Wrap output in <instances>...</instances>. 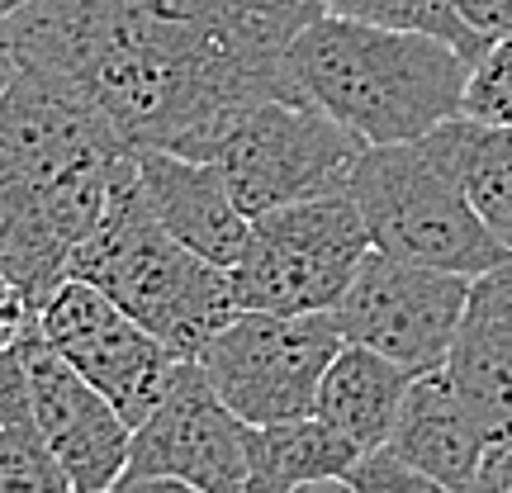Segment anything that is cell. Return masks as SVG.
<instances>
[{"label":"cell","instance_id":"cell-13","mask_svg":"<svg viewBox=\"0 0 512 493\" xmlns=\"http://www.w3.org/2000/svg\"><path fill=\"white\" fill-rule=\"evenodd\" d=\"M138 157V181L147 190V204L157 219L214 266H233L247 247L252 214L233 200L223 171L209 157H185L171 147H143Z\"/></svg>","mask_w":512,"mask_h":493},{"label":"cell","instance_id":"cell-2","mask_svg":"<svg viewBox=\"0 0 512 493\" xmlns=\"http://www.w3.org/2000/svg\"><path fill=\"white\" fill-rule=\"evenodd\" d=\"M133 162L105 114L43 76L19 72L0 95V271L34 304L67 280Z\"/></svg>","mask_w":512,"mask_h":493},{"label":"cell","instance_id":"cell-23","mask_svg":"<svg viewBox=\"0 0 512 493\" xmlns=\"http://www.w3.org/2000/svg\"><path fill=\"white\" fill-rule=\"evenodd\" d=\"M38 318V304L10 271H0V347H15L19 332Z\"/></svg>","mask_w":512,"mask_h":493},{"label":"cell","instance_id":"cell-20","mask_svg":"<svg viewBox=\"0 0 512 493\" xmlns=\"http://www.w3.org/2000/svg\"><path fill=\"white\" fill-rule=\"evenodd\" d=\"M328 15L361 19V24H380V29H408V34H432L456 43L465 57H484L489 38L470 29L451 0H323Z\"/></svg>","mask_w":512,"mask_h":493},{"label":"cell","instance_id":"cell-22","mask_svg":"<svg viewBox=\"0 0 512 493\" xmlns=\"http://www.w3.org/2000/svg\"><path fill=\"white\" fill-rule=\"evenodd\" d=\"M342 489H356V493H427V489H437V484L422 475L418 465H408V460L394 451V441H384V446L361 451V460L351 465V475H347Z\"/></svg>","mask_w":512,"mask_h":493},{"label":"cell","instance_id":"cell-9","mask_svg":"<svg viewBox=\"0 0 512 493\" xmlns=\"http://www.w3.org/2000/svg\"><path fill=\"white\" fill-rule=\"evenodd\" d=\"M247 422L223 403L200 361H181L162 403L133 427L128 465L114 489L247 493Z\"/></svg>","mask_w":512,"mask_h":493},{"label":"cell","instance_id":"cell-5","mask_svg":"<svg viewBox=\"0 0 512 493\" xmlns=\"http://www.w3.org/2000/svg\"><path fill=\"white\" fill-rule=\"evenodd\" d=\"M347 190L366 214L370 242L389 256L460 275H484L512 256L460 181L422 143L366 147Z\"/></svg>","mask_w":512,"mask_h":493},{"label":"cell","instance_id":"cell-7","mask_svg":"<svg viewBox=\"0 0 512 493\" xmlns=\"http://www.w3.org/2000/svg\"><path fill=\"white\" fill-rule=\"evenodd\" d=\"M375 247L351 190L294 200L252 219L247 247L228 266L238 309L332 313Z\"/></svg>","mask_w":512,"mask_h":493},{"label":"cell","instance_id":"cell-14","mask_svg":"<svg viewBox=\"0 0 512 493\" xmlns=\"http://www.w3.org/2000/svg\"><path fill=\"white\" fill-rule=\"evenodd\" d=\"M446 375L475 408L489 441L512 437V256L475 275Z\"/></svg>","mask_w":512,"mask_h":493},{"label":"cell","instance_id":"cell-3","mask_svg":"<svg viewBox=\"0 0 512 493\" xmlns=\"http://www.w3.org/2000/svg\"><path fill=\"white\" fill-rule=\"evenodd\" d=\"M290 72L304 100L375 143H422L456 119L475 57L456 43L361 19H309L290 48Z\"/></svg>","mask_w":512,"mask_h":493},{"label":"cell","instance_id":"cell-1","mask_svg":"<svg viewBox=\"0 0 512 493\" xmlns=\"http://www.w3.org/2000/svg\"><path fill=\"white\" fill-rule=\"evenodd\" d=\"M318 15L323 0H29L0 38L19 72L95 105L133 152L200 157L242 105L304 100L290 48Z\"/></svg>","mask_w":512,"mask_h":493},{"label":"cell","instance_id":"cell-4","mask_svg":"<svg viewBox=\"0 0 512 493\" xmlns=\"http://www.w3.org/2000/svg\"><path fill=\"white\" fill-rule=\"evenodd\" d=\"M67 275L91 280L128 309L147 332H157L181 361H200L209 337L238 313L228 266L185 247L147 204L138 162L114 185V200L95 233L72 252Z\"/></svg>","mask_w":512,"mask_h":493},{"label":"cell","instance_id":"cell-15","mask_svg":"<svg viewBox=\"0 0 512 493\" xmlns=\"http://www.w3.org/2000/svg\"><path fill=\"white\" fill-rule=\"evenodd\" d=\"M394 451L446 493H475L484 451L494 446L475 408L460 399L446 366L413 375L394 422Z\"/></svg>","mask_w":512,"mask_h":493},{"label":"cell","instance_id":"cell-12","mask_svg":"<svg viewBox=\"0 0 512 493\" xmlns=\"http://www.w3.org/2000/svg\"><path fill=\"white\" fill-rule=\"evenodd\" d=\"M15 351L29 375L43 437L53 446L67 484L76 493L114 489L128 465V446H133V427L124 422V413L43 337L38 318L19 332Z\"/></svg>","mask_w":512,"mask_h":493},{"label":"cell","instance_id":"cell-8","mask_svg":"<svg viewBox=\"0 0 512 493\" xmlns=\"http://www.w3.org/2000/svg\"><path fill=\"white\" fill-rule=\"evenodd\" d=\"M342 342L332 313L238 309L209 337L200 366L242 422L304 418Z\"/></svg>","mask_w":512,"mask_h":493},{"label":"cell","instance_id":"cell-10","mask_svg":"<svg viewBox=\"0 0 512 493\" xmlns=\"http://www.w3.org/2000/svg\"><path fill=\"white\" fill-rule=\"evenodd\" d=\"M470 285L475 275L418 266V261L370 247L332 318L347 342L375 347L389 361L422 375V370L446 366L465 304H470Z\"/></svg>","mask_w":512,"mask_h":493},{"label":"cell","instance_id":"cell-6","mask_svg":"<svg viewBox=\"0 0 512 493\" xmlns=\"http://www.w3.org/2000/svg\"><path fill=\"white\" fill-rule=\"evenodd\" d=\"M366 147L361 133H351L328 110L271 95L228 114L200 157L219 166L233 200L256 219L280 204L347 190Z\"/></svg>","mask_w":512,"mask_h":493},{"label":"cell","instance_id":"cell-25","mask_svg":"<svg viewBox=\"0 0 512 493\" xmlns=\"http://www.w3.org/2000/svg\"><path fill=\"white\" fill-rule=\"evenodd\" d=\"M475 493H512V437L494 441V446L484 451Z\"/></svg>","mask_w":512,"mask_h":493},{"label":"cell","instance_id":"cell-11","mask_svg":"<svg viewBox=\"0 0 512 493\" xmlns=\"http://www.w3.org/2000/svg\"><path fill=\"white\" fill-rule=\"evenodd\" d=\"M38 328L124 413L128 427H138L162 403L166 384L181 366V356L157 332H147L110 294L76 275H67L38 304Z\"/></svg>","mask_w":512,"mask_h":493},{"label":"cell","instance_id":"cell-26","mask_svg":"<svg viewBox=\"0 0 512 493\" xmlns=\"http://www.w3.org/2000/svg\"><path fill=\"white\" fill-rule=\"evenodd\" d=\"M15 76H19V57L10 53V43L0 38V95L10 91V86H15Z\"/></svg>","mask_w":512,"mask_h":493},{"label":"cell","instance_id":"cell-19","mask_svg":"<svg viewBox=\"0 0 512 493\" xmlns=\"http://www.w3.org/2000/svg\"><path fill=\"white\" fill-rule=\"evenodd\" d=\"M0 489H72L34 413L29 375L15 347H0Z\"/></svg>","mask_w":512,"mask_h":493},{"label":"cell","instance_id":"cell-21","mask_svg":"<svg viewBox=\"0 0 512 493\" xmlns=\"http://www.w3.org/2000/svg\"><path fill=\"white\" fill-rule=\"evenodd\" d=\"M460 114L484 119V124H512V29L498 34L475 62Z\"/></svg>","mask_w":512,"mask_h":493},{"label":"cell","instance_id":"cell-18","mask_svg":"<svg viewBox=\"0 0 512 493\" xmlns=\"http://www.w3.org/2000/svg\"><path fill=\"white\" fill-rule=\"evenodd\" d=\"M422 147L456 176L484 223L494 228V238L512 252V124H484L456 114L432 128Z\"/></svg>","mask_w":512,"mask_h":493},{"label":"cell","instance_id":"cell-24","mask_svg":"<svg viewBox=\"0 0 512 493\" xmlns=\"http://www.w3.org/2000/svg\"><path fill=\"white\" fill-rule=\"evenodd\" d=\"M451 5H456L460 15H465V24L479 29L489 43L512 29V0H451Z\"/></svg>","mask_w":512,"mask_h":493},{"label":"cell","instance_id":"cell-17","mask_svg":"<svg viewBox=\"0 0 512 493\" xmlns=\"http://www.w3.org/2000/svg\"><path fill=\"white\" fill-rule=\"evenodd\" d=\"M413 384V370L389 361L384 351L361 347V342H342V351L332 356L328 375L318 384V403L313 413L332 422L342 437H351L361 451L384 446L394 437L403 394Z\"/></svg>","mask_w":512,"mask_h":493},{"label":"cell","instance_id":"cell-16","mask_svg":"<svg viewBox=\"0 0 512 493\" xmlns=\"http://www.w3.org/2000/svg\"><path fill=\"white\" fill-rule=\"evenodd\" d=\"M247 493H290V489H342L361 446L342 437L318 413L280 422H247Z\"/></svg>","mask_w":512,"mask_h":493}]
</instances>
